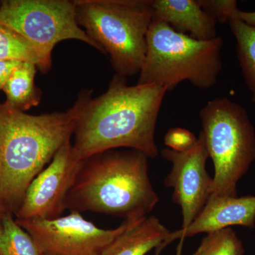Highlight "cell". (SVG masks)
Masks as SVG:
<instances>
[{"label":"cell","instance_id":"cell-17","mask_svg":"<svg viewBox=\"0 0 255 255\" xmlns=\"http://www.w3.org/2000/svg\"><path fill=\"white\" fill-rule=\"evenodd\" d=\"M0 255H43L34 240L9 212L4 213L2 217Z\"/></svg>","mask_w":255,"mask_h":255},{"label":"cell","instance_id":"cell-20","mask_svg":"<svg viewBox=\"0 0 255 255\" xmlns=\"http://www.w3.org/2000/svg\"><path fill=\"white\" fill-rule=\"evenodd\" d=\"M197 141V137L190 130L184 128L169 129L164 137V145L170 150L178 152L190 150Z\"/></svg>","mask_w":255,"mask_h":255},{"label":"cell","instance_id":"cell-19","mask_svg":"<svg viewBox=\"0 0 255 255\" xmlns=\"http://www.w3.org/2000/svg\"><path fill=\"white\" fill-rule=\"evenodd\" d=\"M201 7L217 22L227 23L238 18V9L236 0H197Z\"/></svg>","mask_w":255,"mask_h":255},{"label":"cell","instance_id":"cell-24","mask_svg":"<svg viewBox=\"0 0 255 255\" xmlns=\"http://www.w3.org/2000/svg\"><path fill=\"white\" fill-rule=\"evenodd\" d=\"M160 254V252L156 251L155 255H159Z\"/></svg>","mask_w":255,"mask_h":255},{"label":"cell","instance_id":"cell-1","mask_svg":"<svg viewBox=\"0 0 255 255\" xmlns=\"http://www.w3.org/2000/svg\"><path fill=\"white\" fill-rule=\"evenodd\" d=\"M167 90L156 84L127 85L116 75L108 90L96 98L83 90L72 143V156L80 162L113 149L140 151L149 158L158 155L155 142L157 119Z\"/></svg>","mask_w":255,"mask_h":255},{"label":"cell","instance_id":"cell-14","mask_svg":"<svg viewBox=\"0 0 255 255\" xmlns=\"http://www.w3.org/2000/svg\"><path fill=\"white\" fill-rule=\"evenodd\" d=\"M36 68L33 64L22 63L15 69L2 90L5 103L23 112L39 105L42 93L35 85Z\"/></svg>","mask_w":255,"mask_h":255},{"label":"cell","instance_id":"cell-13","mask_svg":"<svg viewBox=\"0 0 255 255\" xmlns=\"http://www.w3.org/2000/svg\"><path fill=\"white\" fill-rule=\"evenodd\" d=\"M171 233L155 216L135 219L100 255H145L167 241Z\"/></svg>","mask_w":255,"mask_h":255},{"label":"cell","instance_id":"cell-3","mask_svg":"<svg viewBox=\"0 0 255 255\" xmlns=\"http://www.w3.org/2000/svg\"><path fill=\"white\" fill-rule=\"evenodd\" d=\"M148 158L140 151L113 149L80 161L65 209L125 219L145 217L159 201L149 177Z\"/></svg>","mask_w":255,"mask_h":255},{"label":"cell","instance_id":"cell-12","mask_svg":"<svg viewBox=\"0 0 255 255\" xmlns=\"http://www.w3.org/2000/svg\"><path fill=\"white\" fill-rule=\"evenodd\" d=\"M152 20L162 21L179 33L199 41L217 37V21L201 7L197 0H152Z\"/></svg>","mask_w":255,"mask_h":255},{"label":"cell","instance_id":"cell-9","mask_svg":"<svg viewBox=\"0 0 255 255\" xmlns=\"http://www.w3.org/2000/svg\"><path fill=\"white\" fill-rule=\"evenodd\" d=\"M161 154L172 164L164 184L173 189L172 201L182 209V229L172 233L174 240L180 239L212 196L214 181L206 171L209 156L204 135L201 131L195 145L186 152L165 148Z\"/></svg>","mask_w":255,"mask_h":255},{"label":"cell","instance_id":"cell-16","mask_svg":"<svg viewBox=\"0 0 255 255\" xmlns=\"http://www.w3.org/2000/svg\"><path fill=\"white\" fill-rule=\"evenodd\" d=\"M0 60L36 65L42 73L48 72L36 47L12 28L0 23Z\"/></svg>","mask_w":255,"mask_h":255},{"label":"cell","instance_id":"cell-6","mask_svg":"<svg viewBox=\"0 0 255 255\" xmlns=\"http://www.w3.org/2000/svg\"><path fill=\"white\" fill-rule=\"evenodd\" d=\"M199 116L214 165L211 196H237V185L255 161V130L248 112L226 97L215 98Z\"/></svg>","mask_w":255,"mask_h":255},{"label":"cell","instance_id":"cell-23","mask_svg":"<svg viewBox=\"0 0 255 255\" xmlns=\"http://www.w3.org/2000/svg\"><path fill=\"white\" fill-rule=\"evenodd\" d=\"M1 206H0V236H1V231H2V217L4 214L1 215V211H2Z\"/></svg>","mask_w":255,"mask_h":255},{"label":"cell","instance_id":"cell-18","mask_svg":"<svg viewBox=\"0 0 255 255\" xmlns=\"http://www.w3.org/2000/svg\"><path fill=\"white\" fill-rule=\"evenodd\" d=\"M243 242L231 228L207 233L193 255H244Z\"/></svg>","mask_w":255,"mask_h":255},{"label":"cell","instance_id":"cell-7","mask_svg":"<svg viewBox=\"0 0 255 255\" xmlns=\"http://www.w3.org/2000/svg\"><path fill=\"white\" fill-rule=\"evenodd\" d=\"M0 23L12 28L36 47L49 71L52 52L60 42L77 40L101 52L78 23L75 1L4 0Z\"/></svg>","mask_w":255,"mask_h":255},{"label":"cell","instance_id":"cell-5","mask_svg":"<svg viewBox=\"0 0 255 255\" xmlns=\"http://www.w3.org/2000/svg\"><path fill=\"white\" fill-rule=\"evenodd\" d=\"M146 43L145 63L137 84H156L167 92L186 80L201 90L217 84L223 67L222 37L199 41L176 31L166 23L152 20Z\"/></svg>","mask_w":255,"mask_h":255},{"label":"cell","instance_id":"cell-22","mask_svg":"<svg viewBox=\"0 0 255 255\" xmlns=\"http://www.w3.org/2000/svg\"><path fill=\"white\" fill-rule=\"evenodd\" d=\"M238 18L248 24L255 26V11H244L240 10Z\"/></svg>","mask_w":255,"mask_h":255},{"label":"cell","instance_id":"cell-15","mask_svg":"<svg viewBox=\"0 0 255 255\" xmlns=\"http://www.w3.org/2000/svg\"><path fill=\"white\" fill-rule=\"evenodd\" d=\"M228 23L237 42L236 51L242 73L252 93V102L255 104V26L238 18Z\"/></svg>","mask_w":255,"mask_h":255},{"label":"cell","instance_id":"cell-11","mask_svg":"<svg viewBox=\"0 0 255 255\" xmlns=\"http://www.w3.org/2000/svg\"><path fill=\"white\" fill-rule=\"evenodd\" d=\"M234 226L255 227V196H211L199 216L183 233L177 255H180L186 238Z\"/></svg>","mask_w":255,"mask_h":255},{"label":"cell","instance_id":"cell-2","mask_svg":"<svg viewBox=\"0 0 255 255\" xmlns=\"http://www.w3.org/2000/svg\"><path fill=\"white\" fill-rule=\"evenodd\" d=\"M80 101L65 112L31 115L0 103V206L16 211L32 181L71 140Z\"/></svg>","mask_w":255,"mask_h":255},{"label":"cell","instance_id":"cell-4","mask_svg":"<svg viewBox=\"0 0 255 255\" xmlns=\"http://www.w3.org/2000/svg\"><path fill=\"white\" fill-rule=\"evenodd\" d=\"M77 21L110 58L116 75L140 73L146 36L152 21V0H76Z\"/></svg>","mask_w":255,"mask_h":255},{"label":"cell","instance_id":"cell-10","mask_svg":"<svg viewBox=\"0 0 255 255\" xmlns=\"http://www.w3.org/2000/svg\"><path fill=\"white\" fill-rule=\"evenodd\" d=\"M71 151L70 140L32 181L16 211L17 219L53 220L62 216L80 162L74 159Z\"/></svg>","mask_w":255,"mask_h":255},{"label":"cell","instance_id":"cell-8","mask_svg":"<svg viewBox=\"0 0 255 255\" xmlns=\"http://www.w3.org/2000/svg\"><path fill=\"white\" fill-rule=\"evenodd\" d=\"M135 219H125L111 230L97 227L75 211L53 220L16 221L34 240L43 255H100Z\"/></svg>","mask_w":255,"mask_h":255},{"label":"cell","instance_id":"cell-21","mask_svg":"<svg viewBox=\"0 0 255 255\" xmlns=\"http://www.w3.org/2000/svg\"><path fill=\"white\" fill-rule=\"evenodd\" d=\"M21 63H22L0 60V90H3L10 75Z\"/></svg>","mask_w":255,"mask_h":255}]
</instances>
